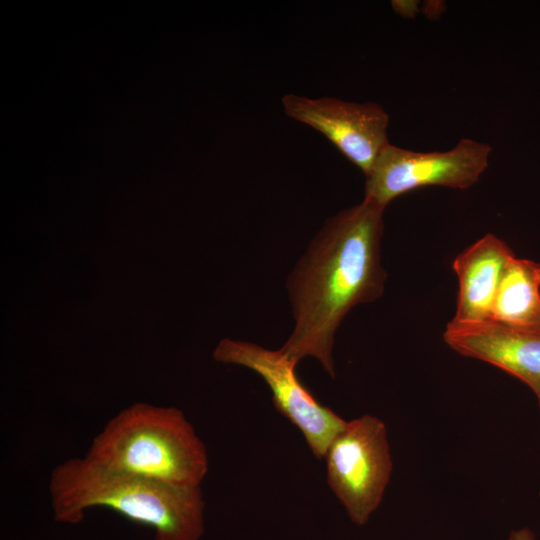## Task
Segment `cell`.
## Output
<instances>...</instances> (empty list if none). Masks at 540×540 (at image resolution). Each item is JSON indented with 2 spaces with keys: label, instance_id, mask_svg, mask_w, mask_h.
Returning <instances> with one entry per match:
<instances>
[{
  "label": "cell",
  "instance_id": "obj_1",
  "mask_svg": "<svg viewBox=\"0 0 540 540\" xmlns=\"http://www.w3.org/2000/svg\"><path fill=\"white\" fill-rule=\"evenodd\" d=\"M384 210L364 197L328 218L288 276L294 327L280 349L297 363L313 357L335 378L338 327L355 306L382 296Z\"/></svg>",
  "mask_w": 540,
  "mask_h": 540
},
{
  "label": "cell",
  "instance_id": "obj_2",
  "mask_svg": "<svg viewBox=\"0 0 540 540\" xmlns=\"http://www.w3.org/2000/svg\"><path fill=\"white\" fill-rule=\"evenodd\" d=\"M53 518L83 521L90 508H108L154 531L156 540H200L205 502L200 487H181L117 472L85 457L70 458L51 472Z\"/></svg>",
  "mask_w": 540,
  "mask_h": 540
},
{
  "label": "cell",
  "instance_id": "obj_3",
  "mask_svg": "<svg viewBox=\"0 0 540 540\" xmlns=\"http://www.w3.org/2000/svg\"><path fill=\"white\" fill-rule=\"evenodd\" d=\"M85 458L117 472L181 487H200L209 468L205 444L183 412L147 403H135L111 418Z\"/></svg>",
  "mask_w": 540,
  "mask_h": 540
},
{
  "label": "cell",
  "instance_id": "obj_4",
  "mask_svg": "<svg viewBox=\"0 0 540 540\" xmlns=\"http://www.w3.org/2000/svg\"><path fill=\"white\" fill-rule=\"evenodd\" d=\"M324 459L330 489L350 520L365 525L380 506L393 470L385 423L369 414L347 421Z\"/></svg>",
  "mask_w": 540,
  "mask_h": 540
},
{
  "label": "cell",
  "instance_id": "obj_5",
  "mask_svg": "<svg viewBox=\"0 0 540 540\" xmlns=\"http://www.w3.org/2000/svg\"><path fill=\"white\" fill-rule=\"evenodd\" d=\"M214 360L250 369L272 393L276 410L303 434L312 454L324 458L327 448L347 421L322 405L296 374L297 362L281 349L270 350L255 343L222 339L213 351Z\"/></svg>",
  "mask_w": 540,
  "mask_h": 540
},
{
  "label": "cell",
  "instance_id": "obj_6",
  "mask_svg": "<svg viewBox=\"0 0 540 540\" xmlns=\"http://www.w3.org/2000/svg\"><path fill=\"white\" fill-rule=\"evenodd\" d=\"M491 147L461 139L447 151L417 152L389 143L366 176L365 198L386 208L396 197L425 186L467 189L488 167Z\"/></svg>",
  "mask_w": 540,
  "mask_h": 540
},
{
  "label": "cell",
  "instance_id": "obj_7",
  "mask_svg": "<svg viewBox=\"0 0 540 540\" xmlns=\"http://www.w3.org/2000/svg\"><path fill=\"white\" fill-rule=\"evenodd\" d=\"M282 105L288 117L323 134L365 177L389 144V115L377 103L290 93L284 95Z\"/></svg>",
  "mask_w": 540,
  "mask_h": 540
},
{
  "label": "cell",
  "instance_id": "obj_8",
  "mask_svg": "<svg viewBox=\"0 0 540 540\" xmlns=\"http://www.w3.org/2000/svg\"><path fill=\"white\" fill-rule=\"evenodd\" d=\"M446 344L462 356L489 363L526 384L540 406V332L505 326L491 320H451Z\"/></svg>",
  "mask_w": 540,
  "mask_h": 540
},
{
  "label": "cell",
  "instance_id": "obj_9",
  "mask_svg": "<svg viewBox=\"0 0 540 540\" xmlns=\"http://www.w3.org/2000/svg\"><path fill=\"white\" fill-rule=\"evenodd\" d=\"M514 253L494 234H486L453 261L459 290L453 321L487 320L504 270Z\"/></svg>",
  "mask_w": 540,
  "mask_h": 540
},
{
  "label": "cell",
  "instance_id": "obj_10",
  "mask_svg": "<svg viewBox=\"0 0 540 540\" xmlns=\"http://www.w3.org/2000/svg\"><path fill=\"white\" fill-rule=\"evenodd\" d=\"M487 320L540 332V264L515 256L507 264Z\"/></svg>",
  "mask_w": 540,
  "mask_h": 540
},
{
  "label": "cell",
  "instance_id": "obj_11",
  "mask_svg": "<svg viewBox=\"0 0 540 540\" xmlns=\"http://www.w3.org/2000/svg\"><path fill=\"white\" fill-rule=\"evenodd\" d=\"M392 5L397 13L404 17L412 18L418 12V2L414 1H393Z\"/></svg>",
  "mask_w": 540,
  "mask_h": 540
},
{
  "label": "cell",
  "instance_id": "obj_12",
  "mask_svg": "<svg viewBox=\"0 0 540 540\" xmlns=\"http://www.w3.org/2000/svg\"><path fill=\"white\" fill-rule=\"evenodd\" d=\"M506 540H538L534 532L527 528L522 527L510 532Z\"/></svg>",
  "mask_w": 540,
  "mask_h": 540
},
{
  "label": "cell",
  "instance_id": "obj_13",
  "mask_svg": "<svg viewBox=\"0 0 540 540\" xmlns=\"http://www.w3.org/2000/svg\"><path fill=\"white\" fill-rule=\"evenodd\" d=\"M539 408H540V406H539Z\"/></svg>",
  "mask_w": 540,
  "mask_h": 540
}]
</instances>
